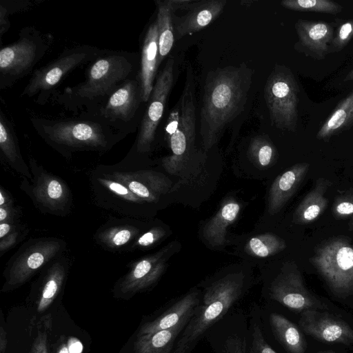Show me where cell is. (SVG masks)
Here are the masks:
<instances>
[{"mask_svg":"<svg viewBox=\"0 0 353 353\" xmlns=\"http://www.w3.org/2000/svg\"><path fill=\"white\" fill-rule=\"evenodd\" d=\"M165 234V231L162 228H154L142 234L137 241L134 245L141 248H146L152 245Z\"/></svg>","mask_w":353,"mask_h":353,"instance_id":"cell-40","label":"cell"},{"mask_svg":"<svg viewBox=\"0 0 353 353\" xmlns=\"http://www.w3.org/2000/svg\"><path fill=\"white\" fill-rule=\"evenodd\" d=\"M163 252L145 257L137 262L121 280L119 290L123 294L133 295L154 284L165 270Z\"/></svg>","mask_w":353,"mask_h":353,"instance_id":"cell-21","label":"cell"},{"mask_svg":"<svg viewBox=\"0 0 353 353\" xmlns=\"http://www.w3.org/2000/svg\"><path fill=\"white\" fill-rule=\"evenodd\" d=\"M353 108V91L341 100L325 121L316 134L319 140H327L345 130L350 112Z\"/></svg>","mask_w":353,"mask_h":353,"instance_id":"cell-31","label":"cell"},{"mask_svg":"<svg viewBox=\"0 0 353 353\" xmlns=\"http://www.w3.org/2000/svg\"><path fill=\"white\" fill-rule=\"evenodd\" d=\"M137 230L134 227H117L111 232H107L104 241L111 247H121L127 244L134 235Z\"/></svg>","mask_w":353,"mask_h":353,"instance_id":"cell-38","label":"cell"},{"mask_svg":"<svg viewBox=\"0 0 353 353\" xmlns=\"http://www.w3.org/2000/svg\"><path fill=\"white\" fill-rule=\"evenodd\" d=\"M43 0H1L0 2V40L10 28V15L26 12L42 3Z\"/></svg>","mask_w":353,"mask_h":353,"instance_id":"cell-36","label":"cell"},{"mask_svg":"<svg viewBox=\"0 0 353 353\" xmlns=\"http://www.w3.org/2000/svg\"><path fill=\"white\" fill-rule=\"evenodd\" d=\"M7 346L6 332L1 324L0 327V353H4Z\"/></svg>","mask_w":353,"mask_h":353,"instance_id":"cell-44","label":"cell"},{"mask_svg":"<svg viewBox=\"0 0 353 353\" xmlns=\"http://www.w3.org/2000/svg\"><path fill=\"white\" fill-rule=\"evenodd\" d=\"M57 353H70L68 343H62L59 345Z\"/></svg>","mask_w":353,"mask_h":353,"instance_id":"cell-47","label":"cell"},{"mask_svg":"<svg viewBox=\"0 0 353 353\" xmlns=\"http://www.w3.org/2000/svg\"><path fill=\"white\" fill-rule=\"evenodd\" d=\"M51 325L50 316L48 315L41 320L30 353H48V336L51 330Z\"/></svg>","mask_w":353,"mask_h":353,"instance_id":"cell-39","label":"cell"},{"mask_svg":"<svg viewBox=\"0 0 353 353\" xmlns=\"http://www.w3.org/2000/svg\"><path fill=\"white\" fill-rule=\"evenodd\" d=\"M330 182L325 179H319L314 188L305 196L298 205L293 215V222L307 224L316 220L326 209L327 199L324 196Z\"/></svg>","mask_w":353,"mask_h":353,"instance_id":"cell-28","label":"cell"},{"mask_svg":"<svg viewBox=\"0 0 353 353\" xmlns=\"http://www.w3.org/2000/svg\"><path fill=\"white\" fill-rule=\"evenodd\" d=\"M37 134L65 157L78 151L106 152L125 138L102 121L92 117L48 119L32 116Z\"/></svg>","mask_w":353,"mask_h":353,"instance_id":"cell-3","label":"cell"},{"mask_svg":"<svg viewBox=\"0 0 353 353\" xmlns=\"http://www.w3.org/2000/svg\"><path fill=\"white\" fill-rule=\"evenodd\" d=\"M142 98L140 81L137 75L127 80L92 114L97 119L124 136L139 128L146 105Z\"/></svg>","mask_w":353,"mask_h":353,"instance_id":"cell-9","label":"cell"},{"mask_svg":"<svg viewBox=\"0 0 353 353\" xmlns=\"http://www.w3.org/2000/svg\"><path fill=\"white\" fill-rule=\"evenodd\" d=\"M335 21L331 23L323 21L298 19L294 25L298 41L294 49L305 56L317 61L325 59L329 54V47L332 40Z\"/></svg>","mask_w":353,"mask_h":353,"instance_id":"cell-17","label":"cell"},{"mask_svg":"<svg viewBox=\"0 0 353 353\" xmlns=\"http://www.w3.org/2000/svg\"><path fill=\"white\" fill-rule=\"evenodd\" d=\"M201 292L197 288L191 289L165 306L154 317L142 324L137 336L170 329L184 319L192 317L201 301Z\"/></svg>","mask_w":353,"mask_h":353,"instance_id":"cell-18","label":"cell"},{"mask_svg":"<svg viewBox=\"0 0 353 353\" xmlns=\"http://www.w3.org/2000/svg\"><path fill=\"white\" fill-rule=\"evenodd\" d=\"M301 330L325 343L353 344V329L343 319L328 312L308 310L301 313Z\"/></svg>","mask_w":353,"mask_h":353,"instance_id":"cell-16","label":"cell"},{"mask_svg":"<svg viewBox=\"0 0 353 353\" xmlns=\"http://www.w3.org/2000/svg\"><path fill=\"white\" fill-rule=\"evenodd\" d=\"M286 248L283 239L272 233H264L250 239L245 252L250 255L265 258L280 252Z\"/></svg>","mask_w":353,"mask_h":353,"instance_id":"cell-33","label":"cell"},{"mask_svg":"<svg viewBox=\"0 0 353 353\" xmlns=\"http://www.w3.org/2000/svg\"><path fill=\"white\" fill-rule=\"evenodd\" d=\"M66 262L60 259L47 270L37 301V312L46 311L52 303L61 290L66 276Z\"/></svg>","mask_w":353,"mask_h":353,"instance_id":"cell-29","label":"cell"},{"mask_svg":"<svg viewBox=\"0 0 353 353\" xmlns=\"http://www.w3.org/2000/svg\"><path fill=\"white\" fill-rule=\"evenodd\" d=\"M248 319L251 334L250 353H276L265 338L262 309L257 304L250 308Z\"/></svg>","mask_w":353,"mask_h":353,"instance_id":"cell-32","label":"cell"},{"mask_svg":"<svg viewBox=\"0 0 353 353\" xmlns=\"http://www.w3.org/2000/svg\"><path fill=\"white\" fill-rule=\"evenodd\" d=\"M196 130L195 79L192 66L188 65L181 94L171 109L165 126V139L171 152L162 160L167 172L176 173L190 158L194 148Z\"/></svg>","mask_w":353,"mask_h":353,"instance_id":"cell-5","label":"cell"},{"mask_svg":"<svg viewBox=\"0 0 353 353\" xmlns=\"http://www.w3.org/2000/svg\"><path fill=\"white\" fill-rule=\"evenodd\" d=\"M241 209L235 201L224 203L219 210L211 218L203 228V237L212 247L223 246L226 242L228 227L236 219Z\"/></svg>","mask_w":353,"mask_h":353,"instance_id":"cell-25","label":"cell"},{"mask_svg":"<svg viewBox=\"0 0 353 353\" xmlns=\"http://www.w3.org/2000/svg\"><path fill=\"white\" fill-rule=\"evenodd\" d=\"M336 30L329 47V54L339 52L344 49L353 38V19H336Z\"/></svg>","mask_w":353,"mask_h":353,"instance_id":"cell-37","label":"cell"},{"mask_svg":"<svg viewBox=\"0 0 353 353\" xmlns=\"http://www.w3.org/2000/svg\"><path fill=\"white\" fill-rule=\"evenodd\" d=\"M281 4L286 9L298 12L336 14L343 10L341 4L331 0H283Z\"/></svg>","mask_w":353,"mask_h":353,"instance_id":"cell-35","label":"cell"},{"mask_svg":"<svg viewBox=\"0 0 353 353\" xmlns=\"http://www.w3.org/2000/svg\"><path fill=\"white\" fill-rule=\"evenodd\" d=\"M157 8V23L159 32V63L164 60L173 48L175 37L173 13L168 0L155 1Z\"/></svg>","mask_w":353,"mask_h":353,"instance_id":"cell-30","label":"cell"},{"mask_svg":"<svg viewBox=\"0 0 353 353\" xmlns=\"http://www.w3.org/2000/svg\"><path fill=\"white\" fill-rule=\"evenodd\" d=\"M309 168L307 163H296L275 179L268 196V211L270 215L283 208L301 185Z\"/></svg>","mask_w":353,"mask_h":353,"instance_id":"cell-23","label":"cell"},{"mask_svg":"<svg viewBox=\"0 0 353 353\" xmlns=\"http://www.w3.org/2000/svg\"><path fill=\"white\" fill-rule=\"evenodd\" d=\"M64 245L54 239L34 240L26 243L13 256L5 272L6 282L2 291L19 288L40 268L58 255Z\"/></svg>","mask_w":353,"mask_h":353,"instance_id":"cell-12","label":"cell"},{"mask_svg":"<svg viewBox=\"0 0 353 353\" xmlns=\"http://www.w3.org/2000/svg\"><path fill=\"white\" fill-rule=\"evenodd\" d=\"M247 287V278L243 272L229 273L205 285L201 301L172 353H191L208 329L231 311Z\"/></svg>","mask_w":353,"mask_h":353,"instance_id":"cell-4","label":"cell"},{"mask_svg":"<svg viewBox=\"0 0 353 353\" xmlns=\"http://www.w3.org/2000/svg\"><path fill=\"white\" fill-rule=\"evenodd\" d=\"M352 126H353V108L350 112V117H349L345 130H347Z\"/></svg>","mask_w":353,"mask_h":353,"instance_id":"cell-48","label":"cell"},{"mask_svg":"<svg viewBox=\"0 0 353 353\" xmlns=\"http://www.w3.org/2000/svg\"><path fill=\"white\" fill-rule=\"evenodd\" d=\"M104 49L82 45L64 50L54 59L35 69L21 93V97H35V102L45 105L50 101L57 86L76 69L90 63Z\"/></svg>","mask_w":353,"mask_h":353,"instance_id":"cell-7","label":"cell"},{"mask_svg":"<svg viewBox=\"0 0 353 353\" xmlns=\"http://www.w3.org/2000/svg\"><path fill=\"white\" fill-rule=\"evenodd\" d=\"M248 154L256 166L265 168L275 159L276 150L267 136L260 135L254 137L250 142Z\"/></svg>","mask_w":353,"mask_h":353,"instance_id":"cell-34","label":"cell"},{"mask_svg":"<svg viewBox=\"0 0 353 353\" xmlns=\"http://www.w3.org/2000/svg\"><path fill=\"white\" fill-rule=\"evenodd\" d=\"M0 150L6 163L18 172L32 179L28 168L21 154L12 123L1 108L0 109Z\"/></svg>","mask_w":353,"mask_h":353,"instance_id":"cell-27","label":"cell"},{"mask_svg":"<svg viewBox=\"0 0 353 353\" xmlns=\"http://www.w3.org/2000/svg\"><path fill=\"white\" fill-rule=\"evenodd\" d=\"M12 229V225L9 222L0 223V238L3 239L6 237Z\"/></svg>","mask_w":353,"mask_h":353,"instance_id":"cell-45","label":"cell"},{"mask_svg":"<svg viewBox=\"0 0 353 353\" xmlns=\"http://www.w3.org/2000/svg\"><path fill=\"white\" fill-rule=\"evenodd\" d=\"M270 330L288 353H305L306 341L301 328L283 315L271 312L268 315Z\"/></svg>","mask_w":353,"mask_h":353,"instance_id":"cell-24","label":"cell"},{"mask_svg":"<svg viewBox=\"0 0 353 353\" xmlns=\"http://www.w3.org/2000/svg\"><path fill=\"white\" fill-rule=\"evenodd\" d=\"M204 338L214 353H250L249 319L242 310L230 311L208 329Z\"/></svg>","mask_w":353,"mask_h":353,"instance_id":"cell-14","label":"cell"},{"mask_svg":"<svg viewBox=\"0 0 353 353\" xmlns=\"http://www.w3.org/2000/svg\"><path fill=\"white\" fill-rule=\"evenodd\" d=\"M226 0H195L184 15L173 14L175 40L206 28L223 11Z\"/></svg>","mask_w":353,"mask_h":353,"instance_id":"cell-19","label":"cell"},{"mask_svg":"<svg viewBox=\"0 0 353 353\" xmlns=\"http://www.w3.org/2000/svg\"><path fill=\"white\" fill-rule=\"evenodd\" d=\"M334 213L337 217H346L353 214V195L338 198L334 205Z\"/></svg>","mask_w":353,"mask_h":353,"instance_id":"cell-41","label":"cell"},{"mask_svg":"<svg viewBox=\"0 0 353 353\" xmlns=\"http://www.w3.org/2000/svg\"><path fill=\"white\" fill-rule=\"evenodd\" d=\"M175 60L170 57L158 73L150 97L139 128L133 152L145 154L150 151L157 130L163 118L168 98L174 83Z\"/></svg>","mask_w":353,"mask_h":353,"instance_id":"cell-11","label":"cell"},{"mask_svg":"<svg viewBox=\"0 0 353 353\" xmlns=\"http://www.w3.org/2000/svg\"><path fill=\"white\" fill-rule=\"evenodd\" d=\"M353 81V68L348 72L344 79V81Z\"/></svg>","mask_w":353,"mask_h":353,"instance_id":"cell-49","label":"cell"},{"mask_svg":"<svg viewBox=\"0 0 353 353\" xmlns=\"http://www.w3.org/2000/svg\"><path fill=\"white\" fill-rule=\"evenodd\" d=\"M299 94V83L292 70L284 65L276 64L264 88L272 125L292 132L296 130Z\"/></svg>","mask_w":353,"mask_h":353,"instance_id":"cell-8","label":"cell"},{"mask_svg":"<svg viewBox=\"0 0 353 353\" xmlns=\"http://www.w3.org/2000/svg\"><path fill=\"white\" fill-rule=\"evenodd\" d=\"M252 78V69L244 62L217 68L208 74L200 113V135L205 151L244 110Z\"/></svg>","mask_w":353,"mask_h":353,"instance_id":"cell-2","label":"cell"},{"mask_svg":"<svg viewBox=\"0 0 353 353\" xmlns=\"http://www.w3.org/2000/svg\"><path fill=\"white\" fill-rule=\"evenodd\" d=\"M70 353H81L82 350V345L79 341L75 339H70L68 342Z\"/></svg>","mask_w":353,"mask_h":353,"instance_id":"cell-43","label":"cell"},{"mask_svg":"<svg viewBox=\"0 0 353 353\" xmlns=\"http://www.w3.org/2000/svg\"><path fill=\"white\" fill-rule=\"evenodd\" d=\"M190 318L170 329L137 336L134 353H172L177 339Z\"/></svg>","mask_w":353,"mask_h":353,"instance_id":"cell-26","label":"cell"},{"mask_svg":"<svg viewBox=\"0 0 353 353\" xmlns=\"http://www.w3.org/2000/svg\"><path fill=\"white\" fill-rule=\"evenodd\" d=\"M312 263L337 297L353 294V245L336 239L326 242L316 252Z\"/></svg>","mask_w":353,"mask_h":353,"instance_id":"cell-10","label":"cell"},{"mask_svg":"<svg viewBox=\"0 0 353 353\" xmlns=\"http://www.w3.org/2000/svg\"><path fill=\"white\" fill-rule=\"evenodd\" d=\"M266 297L295 312L325 307L306 288L294 263L284 265L266 288Z\"/></svg>","mask_w":353,"mask_h":353,"instance_id":"cell-13","label":"cell"},{"mask_svg":"<svg viewBox=\"0 0 353 353\" xmlns=\"http://www.w3.org/2000/svg\"><path fill=\"white\" fill-rule=\"evenodd\" d=\"M34 185L29 195L41 209L54 214L64 211L70 195L67 186L61 179L42 172L36 175Z\"/></svg>","mask_w":353,"mask_h":353,"instance_id":"cell-22","label":"cell"},{"mask_svg":"<svg viewBox=\"0 0 353 353\" xmlns=\"http://www.w3.org/2000/svg\"><path fill=\"white\" fill-rule=\"evenodd\" d=\"M104 167L112 176L145 202H157L172 185L171 181L164 174L149 170H131L123 161L115 165Z\"/></svg>","mask_w":353,"mask_h":353,"instance_id":"cell-15","label":"cell"},{"mask_svg":"<svg viewBox=\"0 0 353 353\" xmlns=\"http://www.w3.org/2000/svg\"><path fill=\"white\" fill-rule=\"evenodd\" d=\"M10 212L8 205L0 206V223L8 222L10 221L8 219V218H11L9 216Z\"/></svg>","mask_w":353,"mask_h":353,"instance_id":"cell-46","label":"cell"},{"mask_svg":"<svg viewBox=\"0 0 353 353\" xmlns=\"http://www.w3.org/2000/svg\"><path fill=\"white\" fill-rule=\"evenodd\" d=\"M194 1L195 0H168V3L171 8L172 12L174 14L179 10L186 11Z\"/></svg>","mask_w":353,"mask_h":353,"instance_id":"cell-42","label":"cell"},{"mask_svg":"<svg viewBox=\"0 0 353 353\" xmlns=\"http://www.w3.org/2000/svg\"><path fill=\"white\" fill-rule=\"evenodd\" d=\"M323 353H334V352H332V351H327V352H324Z\"/></svg>","mask_w":353,"mask_h":353,"instance_id":"cell-50","label":"cell"},{"mask_svg":"<svg viewBox=\"0 0 353 353\" xmlns=\"http://www.w3.org/2000/svg\"><path fill=\"white\" fill-rule=\"evenodd\" d=\"M159 63V32L156 19L147 28L143 36L138 77L143 101L147 103L157 78Z\"/></svg>","mask_w":353,"mask_h":353,"instance_id":"cell-20","label":"cell"},{"mask_svg":"<svg viewBox=\"0 0 353 353\" xmlns=\"http://www.w3.org/2000/svg\"><path fill=\"white\" fill-rule=\"evenodd\" d=\"M54 37L34 26L19 32L18 39L0 50V90L8 89L32 73L35 66L50 50Z\"/></svg>","mask_w":353,"mask_h":353,"instance_id":"cell-6","label":"cell"},{"mask_svg":"<svg viewBox=\"0 0 353 353\" xmlns=\"http://www.w3.org/2000/svg\"><path fill=\"white\" fill-rule=\"evenodd\" d=\"M139 65L134 52L104 49L88 64L83 82L55 91L50 101L75 116H90L127 80L138 75Z\"/></svg>","mask_w":353,"mask_h":353,"instance_id":"cell-1","label":"cell"}]
</instances>
